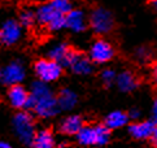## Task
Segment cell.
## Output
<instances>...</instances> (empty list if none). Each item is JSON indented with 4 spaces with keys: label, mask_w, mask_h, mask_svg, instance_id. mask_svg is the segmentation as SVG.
Returning <instances> with one entry per match:
<instances>
[{
    "label": "cell",
    "mask_w": 157,
    "mask_h": 148,
    "mask_svg": "<svg viewBox=\"0 0 157 148\" xmlns=\"http://www.w3.org/2000/svg\"><path fill=\"white\" fill-rule=\"evenodd\" d=\"M33 148H56V142L53 136V129L47 127L42 131L35 133L31 142Z\"/></svg>",
    "instance_id": "cell-8"
},
{
    "label": "cell",
    "mask_w": 157,
    "mask_h": 148,
    "mask_svg": "<svg viewBox=\"0 0 157 148\" xmlns=\"http://www.w3.org/2000/svg\"><path fill=\"white\" fill-rule=\"evenodd\" d=\"M8 98L10 100V104L16 109H22L25 108L31 100V95L22 84L14 83L8 87Z\"/></svg>",
    "instance_id": "cell-7"
},
{
    "label": "cell",
    "mask_w": 157,
    "mask_h": 148,
    "mask_svg": "<svg viewBox=\"0 0 157 148\" xmlns=\"http://www.w3.org/2000/svg\"><path fill=\"white\" fill-rule=\"evenodd\" d=\"M65 26H69L70 29L75 30V31H82V30H85L86 27H88L87 25H85V16H83V12H81V10H73V9L66 14Z\"/></svg>",
    "instance_id": "cell-13"
},
{
    "label": "cell",
    "mask_w": 157,
    "mask_h": 148,
    "mask_svg": "<svg viewBox=\"0 0 157 148\" xmlns=\"http://www.w3.org/2000/svg\"><path fill=\"white\" fill-rule=\"evenodd\" d=\"M0 44H3V41H2V33H0Z\"/></svg>",
    "instance_id": "cell-23"
},
{
    "label": "cell",
    "mask_w": 157,
    "mask_h": 148,
    "mask_svg": "<svg viewBox=\"0 0 157 148\" xmlns=\"http://www.w3.org/2000/svg\"><path fill=\"white\" fill-rule=\"evenodd\" d=\"M20 21H21V25L25 26L29 31H34L35 30V26L36 24V17H35V12H33L31 9H25L22 8L20 10Z\"/></svg>",
    "instance_id": "cell-16"
},
{
    "label": "cell",
    "mask_w": 157,
    "mask_h": 148,
    "mask_svg": "<svg viewBox=\"0 0 157 148\" xmlns=\"http://www.w3.org/2000/svg\"><path fill=\"white\" fill-rule=\"evenodd\" d=\"M143 82V78L136 74L135 72L126 70L123 72L118 77V86L122 91H132L136 87L140 86V83Z\"/></svg>",
    "instance_id": "cell-10"
},
{
    "label": "cell",
    "mask_w": 157,
    "mask_h": 148,
    "mask_svg": "<svg viewBox=\"0 0 157 148\" xmlns=\"http://www.w3.org/2000/svg\"><path fill=\"white\" fill-rule=\"evenodd\" d=\"M145 3H147L148 7H149L151 9H152L156 14H157V0H147Z\"/></svg>",
    "instance_id": "cell-20"
},
{
    "label": "cell",
    "mask_w": 157,
    "mask_h": 148,
    "mask_svg": "<svg viewBox=\"0 0 157 148\" xmlns=\"http://www.w3.org/2000/svg\"><path fill=\"white\" fill-rule=\"evenodd\" d=\"M0 2H5V0H0Z\"/></svg>",
    "instance_id": "cell-24"
},
{
    "label": "cell",
    "mask_w": 157,
    "mask_h": 148,
    "mask_svg": "<svg viewBox=\"0 0 157 148\" xmlns=\"http://www.w3.org/2000/svg\"><path fill=\"white\" fill-rule=\"evenodd\" d=\"M87 25L90 29L94 30V35L106 39L110 43H113L116 47L120 45L121 25L109 9H106L99 4L94 5L91 9V13L88 16Z\"/></svg>",
    "instance_id": "cell-1"
},
{
    "label": "cell",
    "mask_w": 157,
    "mask_h": 148,
    "mask_svg": "<svg viewBox=\"0 0 157 148\" xmlns=\"http://www.w3.org/2000/svg\"><path fill=\"white\" fill-rule=\"evenodd\" d=\"M0 33H2V41L4 44H13L20 37V24L16 21H8Z\"/></svg>",
    "instance_id": "cell-12"
},
{
    "label": "cell",
    "mask_w": 157,
    "mask_h": 148,
    "mask_svg": "<svg viewBox=\"0 0 157 148\" xmlns=\"http://www.w3.org/2000/svg\"><path fill=\"white\" fill-rule=\"evenodd\" d=\"M78 142L85 146H98L108 143L110 138V130L104 123L96 125V126H88L85 123V126L81 129V131L77 134Z\"/></svg>",
    "instance_id": "cell-3"
},
{
    "label": "cell",
    "mask_w": 157,
    "mask_h": 148,
    "mask_svg": "<svg viewBox=\"0 0 157 148\" xmlns=\"http://www.w3.org/2000/svg\"><path fill=\"white\" fill-rule=\"evenodd\" d=\"M3 77V82L7 83V84H14V83H18L20 79L24 78V72L18 65H10L8 66L7 69L4 70V73L2 74Z\"/></svg>",
    "instance_id": "cell-15"
},
{
    "label": "cell",
    "mask_w": 157,
    "mask_h": 148,
    "mask_svg": "<svg viewBox=\"0 0 157 148\" xmlns=\"http://www.w3.org/2000/svg\"><path fill=\"white\" fill-rule=\"evenodd\" d=\"M35 17H36V24H39L43 29L47 30H57L60 27L65 26V21H66V14L59 12L48 0L38 7Z\"/></svg>",
    "instance_id": "cell-2"
},
{
    "label": "cell",
    "mask_w": 157,
    "mask_h": 148,
    "mask_svg": "<svg viewBox=\"0 0 157 148\" xmlns=\"http://www.w3.org/2000/svg\"><path fill=\"white\" fill-rule=\"evenodd\" d=\"M153 52H155V49L153 47L151 44H144V45H140V47L136 48L135 51V57L139 60V61H143V62H149L155 60L153 59Z\"/></svg>",
    "instance_id": "cell-17"
},
{
    "label": "cell",
    "mask_w": 157,
    "mask_h": 148,
    "mask_svg": "<svg viewBox=\"0 0 157 148\" xmlns=\"http://www.w3.org/2000/svg\"><path fill=\"white\" fill-rule=\"evenodd\" d=\"M117 56V47L110 43L109 41L94 35V44L91 49H90L88 57L91 62H96V64H104L106 61H110L113 57Z\"/></svg>",
    "instance_id": "cell-4"
},
{
    "label": "cell",
    "mask_w": 157,
    "mask_h": 148,
    "mask_svg": "<svg viewBox=\"0 0 157 148\" xmlns=\"http://www.w3.org/2000/svg\"><path fill=\"white\" fill-rule=\"evenodd\" d=\"M14 125H16V130H17L18 135L21 136V139L24 140V143L31 144L33 138L35 135L33 116H30L27 112H18L14 116Z\"/></svg>",
    "instance_id": "cell-6"
},
{
    "label": "cell",
    "mask_w": 157,
    "mask_h": 148,
    "mask_svg": "<svg viewBox=\"0 0 157 148\" xmlns=\"http://www.w3.org/2000/svg\"><path fill=\"white\" fill-rule=\"evenodd\" d=\"M0 148H12L8 143H5V142H3V140H0Z\"/></svg>",
    "instance_id": "cell-21"
},
{
    "label": "cell",
    "mask_w": 157,
    "mask_h": 148,
    "mask_svg": "<svg viewBox=\"0 0 157 148\" xmlns=\"http://www.w3.org/2000/svg\"><path fill=\"white\" fill-rule=\"evenodd\" d=\"M34 72L43 82H52L61 77L63 66L51 57H42L34 62Z\"/></svg>",
    "instance_id": "cell-5"
},
{
    "label": "cell",
    "mask_w": 157,
    "mask_h": 148,
    "mask_svg": "<svg viewBox=\"0 0 157 148\" xmlns=\"http://www.w3.org/2000/svg\"><path fill=\"white\" fill-rule=\"evenodd\" d=\"M148 66L151 69V88H152V94L156 99L157 98V59L151 61Z\"/></svg>",
    "instance_id": "cell-18"
},
{
    "label": "cell",
    "mask_w": 157,
    "mask_h": 148,
    "mask_svg": "<svg viewBox=\"0 0 157 148\" xmlns=\"http://www.w3.org/2000/svg\"><path fill=\"white\" fill-rule=\"evenodd\" d=\"M153 113H155V118H156V123H157V98H156V103H155V111H153Z\"/></svg>",
    "instance_id": "cell-22"
},
{
    "label": "cell",
    "mask_w": 157,
    "mask_h": 148,
    "mask_svg": "<svg viewBox=\"0 0 157 148\" xmlns=\"http://www.w3.org/2000/svg\"><path fill=\"white\" fill-rule=\"evenodd\" d=\"M153 127L155 123L152 121H142L130 123L128 130H130V134L135 139H149L151 134L153 131Z\"/></svg>",
    "instance_id": "cell-11"
},
{
    "label": "cell",
    "mask_w": 157,
    "mask_h": 148,
    "mask_svg": "<svg viewBox=\"0 0 157 148\" xmlns=\"http://www.w3.org/2000/svg\"><path fill=\"white\" fill-rule=\"evenodd\" d=\"M128 119V115L125 112H114V113H110V115L105 118V121L103 122L106 127L109 130H113V129H118L121 126H123Z\"/></svg>",
    "instance_id": "cell-14"
},
{
    "label": "cell",
    "mask_w": 157,
    "mask_h": 148,
    "mask_svg": "<svg viewBox=\"0 0 157 148\" xmlns=\"http://www.w3.org/2000/svg\"><path fill=\"white\" fill-rule=\"evenodd\" d=\"M149 142L155 148H157V123H155V127H153V131L149 136Z\"/></svg>",
    "instance_id": "cell-19"
},
{
    "label": "cell",
    "mask_w": 157,
    "mask_h": 148,
    "mask_svg": "<svg viewBox=\"0 0 157 148\" xmlns=\"http://www.w3.org/2000/svg\"><path fill=\"white\" fill-rule=\"evenodd\" d=\"M85 119L81 116H70L61 122L59 131L64 135H77L85 126Z\"/></svg>",
    "instance_id": "cell-9"
}]
</instances>
